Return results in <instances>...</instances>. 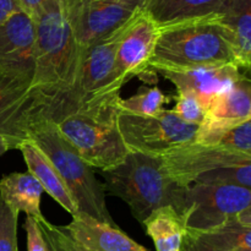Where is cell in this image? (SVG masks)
<instances>
[{
	"label": "cell",
	"instance_id": "1f68e13d",
	"mask_svg": "<svg viewBox=\"0 0 251 251\" xmlns=\"http://www.w3.org/2000/svg\"><path fill=\"white\" fill-rule=\"evenodd\" d=\"M10 150H11V145L9 144V141L5 137L0 136V157L6 153L7 151H10Z\"/></svg>",
	"mask_w": 251,
	"mask_h": 251
},
{
	"label": "cell",
	"instance_id": "d6a6232c",
	"mask_svg": "<svg viewBox=\"0 0 251 251\" xmlns=\"http://www.w3.org/2000/svg\"><path fill=\"white\" fill-rule=\"evenodd\" d=\"M48 251H51V250H50V249H49V248H48Z\"/></svg>",
	"mask_w": 251,
	"mask_h": 251
},
{
	"label": "cell",
	"instance_id": "cb8c5ba5",
	"mask_svg": "<svg viewBox=\"0 0 251 251\" xmlns=\"http://www.w3.org/2000/svg\"><path fill=\"white\" fill-rule=\"evenodd\" d=\"M195 183L210 185H235L251 190V163L216 169L201 176Z\"/></svg>",
	"mask_w": 251,
	"mask_h": 251
},
{
	"label": "cell",
	"instance_id": "6da1fadb",
	"mask_svg": "<svg viewBox=\"0 0 251 251\" xmlns=\"http://www.w3.org/2000/svg\"><path fill=\"white\" fill-rule=\"evenodd\" d=\"M34 75L32 90L50 120L73 91L82 60L69 21L66 0H48L34 22Z\"/></svg>",
	"mask_w": 251,
	"mask_h": 251
},
{
	"label": "cell",
	"instance_id": "484cf974",
	"mask_svg": "<svg viewBox=\"0 0 251 251\" xmlns=\"http://www.w3.org/2000/svg\"><path fill=\"white\" fill-rule=\"evenodd\" d=\"M176 100L173 110L183 122L200 125L205 120L207 110L195 93L190 91H176Z\"/></svg>",
	"mask_w": 251,
	"mask_h": 251
},
{
	"label": "cell",
	"instance_id": "d4e9b609",
	"mask_svg": "<svg viewBox=\"0 0 251 251\" xmlns=\"http://www.w3.org/2000/svg\"><path fill=\"white\" fill-rule=\"evenodd\" d=\"M216 146L251 156V119L226 130L216 141Z\"/></svg>",
	"mask_w": 251,
	"mask_h": 251
},
{
	"label": "cell",
	"instance_id": "9a60e30c",
	"mask_svg": "<svg viewBox=\"0 0 251 251\" xmlns=\"http://www.w3.org/2000/svg\"><path fill=\"white\" fill-rule=\"evenodd\" d=\"M157 73L171 81L176 91L195 93L206 110L218 95L232 87L244 74H249L243 73L237 65L210 66L193 70H158Z\"/></svg>",
	"mask_w": 251,
	"mask_h": 251
},
{
	"label": "cell",
	"instance_id": "83f0119b",
	"mask_svg": "<svg viewBox=\"0 0 251 251\" xmlns=\"http://www.w3.org/2000/svg\"><path fill=\"white\" fill-rule=\"evenodd\" d=\"M37 223H38L44 239H46L47 245L51 251H92L76 244L58 226L49 223L47 218L37 221Z\"/></svg>",
	"mask_w": 251,
	"mask_h": 251
},
{
	"label": "cell",
	"instance_id": "603a6c76",
	"mask_svg": "<svg viewBox=\"0 0 251 251\" xmlns=\"http://www.w3.org/2000/svg\"><path fill=\"white\" fill-rule=\"evenodd\" d=\"M169 102V97L164 95L157 86L142 88L141 91L126 100H120V109L123 112L136 115H154L164 109L163 105Z\"/></svg>",
	"mask_w": 251,
	"mask_h": 251
},
{
	"label": "cell",
	"instance_id": "9c48e42d",
	"mask_svg": "<svg viewBox=\"0 0 251 251\" xmlns=\"http://www.w3.org/2000/svg\"><path fill=\"white\" fill-rule=\"evenodd\" d=\"M44 115L43 103L32 90V78L0 69V136L11 150H19L31 125Z\"/></svg>",
	"mask_w": 251,
	"mask_h": 251
},
{
	"label": "cell",
	"instance_id": "4316f807",
	"mask_svg": "<svg viewBox=\"0 0 251 251\" xmlns=\"http://www.w3.org/2000/svg\"><path fill=\"white\" fill-rule=\"evenodd\" d=\"M17 218L19 212L9 207L0 198V251H19Z\"/></svg>",
	"mask_w": 251,
	"mask_h": 251
},
{
	"label": "cell",
	"instance_id": "7c38bea8",
	"mask_svg": "<svg viewBox=\"0 0 251 251\" xmlns=\"http://www.w3.org/2000/svg\"><path fill=\"white\" fill-rule=\"evenodd\" d=\"M251 119V82L244 74L234 85L211 102L205 120L199 125L194 141L215 145L221 134Z\"/></svg>",
	"mask_w": 251,
	"mask_h": 251
},
{
	"label": "cell",
	"instance_id": "ac0fdd59",
	"mask_svg": "<svg viewBox=\"0 0 251 251\" xmlns=\"http://www.w3.org/2000/svg\"><path fill=\"white\" fill-rule=\"evenodd\" d=\"M251 249V228L238 218L206 230L184 229L179 251H242Z\"/></svg>",
	"mask_w": 251,
	"mask_h": 251
},
{
	"label": "cell",
	"instance_id": "ffe728a7",
	"mask_svg": "<svg viewBox=\"0 0 251 251\" xmlns=\"http://www.w3.org/2000/svg\"><path fill=\"white\" fill-rule=\"evenodd\" d=\"M43 188L32 174L11 173L0 179V198L16 212L41 221L46 218L41 211Z\"/></svg>",
	"mask_w": 251,
	"mask_h": 251
},
{
	"label": "cell",
	"instance_id": "8992f818",
	"mask_svg": "<svg viewBox=\"0 0 251 251\" xmlns=\"http://www.w3.org/2000/svg\"><path fill=\"white\" fill-rule=\"evenodd\" d=\"M134 19L88 48L83 49L76 83L69 97L51 119L54 124H58L64 118L93 100L120 93L124 83L119 80L117 74V50L123 36Z\"/></svg>",
	"mask_w": 251,
	"mask_h": 251
},
{
	"label": "cell",
	"instance_id": "f546056e",
	"mask_svg": "<svg viewBox=\"0 0 251 251\" xmlns=\"http://www.w3.org/2000/svg\"><path fill=\"white\" fill-rule=\"evenodd\" d=\"M15 1H16L17 7L22 14H25L32 21L36 22L48 0H15Z\"/></svg>",
	"mask_w": 251,
	"mask_h": 251
},
{
	"label": "cell",
	"instance_id": "d6986e66",
	"mask_svg": "<svg viewBox=\"0 0 251 251\" xmlns=\"http://www.w3.org/2000/svg\"><path fill=\"white\" fill-rule=\"evenodd\" d=\"M19 150L24 156L28 173L38 180V183L43 188V191H46L71 216L78 215L77 206L70 191L66 188L65 183L48 157L28 139L25 140L20 145Z\"/></svg>",
	"mask_w": 251,
	"mask_h": 251
},
{
	"label": "cell",
	"instance_id": "7a4b0ae2",
	"mask_svg": "<svg viewBox=\"0 0 251 251\" xmlns=\"http://www.w3.org/2000/svg\"><path fill=\"white\" fill-rule=\"evenodd\" d=\"M221 65L238 66V63L232 36L215 16L159 29L150 71Z\"/></svg>",
	"mask_w": 251,
	"mask_h": 251
},
{
	"label": "cell",
	"instance_id": "30bf717a",
	"mask_svg": "<svg viewBox=\"0 0 251 251\" xmlns=\"http://www.w3.org/2000/svg\"><path fill=\"white\" fill-rule=\"evenodd\" d=\"M66 6L74 37L86 49L140 14L142 0H66Z\"/></svg>",
	"mask_w": 251,
	"mask_h": 251
},
{
	"label": "cell",
	"instance_id": "4dcf8cb0",
	"mask_svg": "<svg viewBox=\"0 0 251 251\" xmlns=\"http://www.w3.org/2000/svg\"><path fill=\"white\" fill-rule=\"evenodd\" d=\"M19 11L20 10L15 0H0V24L6 21Z\"/></svg>",
	"mask_w": 251,
	"mask_h": 251
},
{
	"label": "cell",
	"instance_id": "5bb4252c",
	"mask_svg": "<svg viewBox=\"0 0 251 251\" xmlns=\"http://www.w3.org/2000/svg\"><path fill=\"white\" fill-rule=\"evenodd\" d=\"M34 36V22L21 11L0 24V69L33 81Z\"/></svg>",
	"mask_w": 251,
	"mask_h": 251
},
{
	"label": "cell",
	"instance_id": "52a82bcc",
	"mask_svg": "<svg viewBox=\"0 0 251 251\" xmlns=\"http://www.w3.org/2000/svg\"><path fill=\"white\" fill-rule=\"evenodd\" d=\"M172 207L180 216L185 229H211L251 207V190L235 185L194 183L178 189Z\"/></svg>",
	"mask_w": 251,
	"mask_h": 251
},
{
	"label": "cell",
	"instance_id": "277c9868",
	"mask_svg": "<svg viewBox=\"0 0 251 251\" xmlns=\"http://www.w3.org/2000/svg\"><path fill=\"white\" fill-rule=\"evenodd\" d=\"M53 163L59 176L70 191L78 213L115 226L107 208L105 191L91 168L75 147L59 131L56 124L48 119H37L27 134Z\"/></svg>",
	"mask_w": 251,
	"mask_h": 251
},
{
	"label": "cell",
	"instance_id": "3957f363",
	"mask_svg": "<svg viewBox=\"0 0 251 251\" xmlns=\"http://www.w3.org/2000/svg\"><path fill=\"white\" fill-rule=\"evenodd\" d=\"M120 100V93L105 96L56 124L91 168H113L130 153L118 127Z\"/></svg>",
	"mask_w": 251,
	"mask_h": 251
},
{
	"label": "cell",
	"instance_id": "2e32d148",
	"mask_svg": "<svg viewBox=\"0 0 251 251\" xmlns=\"http://www.w3.org/2000/svg\"><path fill=\"white\" fill-rule=\"evenodd\" d=\"M71 240L92 251H147L117 226L108 225L83 213L73 216V221L60 226Z\"/></svg>",
	"mask_w": 251,
	"mask_h": 251
},
{
	"label": "cell",
	"instance_id": "5b68a950",
	"mask_svg": "<svg viewBox=\"0 0 251 251\" xmlns=\"http://www.w3.org/2000/svg\"><path fill=\"white\" fill-rule=\"evenodd\" d=\"M102 176L105 193L126 202L140 223L157 208L173 206L180 188L163 171L162 157L137 152H130L122 163L102 171Z\"/></svg>",
	"mask_w": 251,
	"mask_h": 251
},
{
	"label": "cell",
	"instance_id": "8fae6325",
	"mask_svg": "<svg viewBox=\"0 0 251 251\" xmlns=\"http://www.w3.org/2000/svg\"><path fill=\"white\" fill-rule=\"evenodd\" d=\"M161 157L163 171L179 186L191 185L216 169L251 163V156L195 141L180 145Z\"/></svg>",
	"mask_w": 251,
	"mask_h": 251
},
{
	"label": "cell",
	"instance_id": "ba28073f",
	"mask_svg": "<svg viewBox=\"0 0 251 251\" xmlns=\"http://www.w3.org/2000/svg\"><path fill=\"white\" fill-rule=\"evenodd\" d=\"M118 127L130 152L161 157L195 140L199 125L183 122L173 109L154 115H136L120 110Z\"/></svg>",
	"mask_w": 251,
	"mask_h": 251
},
{
	"label": "cell",
	"instance_id": "7402d4cb",
	"mask_svg": "<svg viewBox=\"0 0 251 251\" xmlns=\"http://www.w3.org/2000/svg\"><path fill=\"white\" fill-rule=\"evenodd\" d=\"M157 251H179L184 223L172 206L157 208L142 222Z\"/></svg>",
	"mask_w": 251,
	"mask_h": 251
},
{
	"label": "cell",
	"instance_id": "e0dca14e",
	"mask_svg": "<svg viewBox=\"0 0 251 251\" xmlns=\"http://www.w3.org/2000/svg\"><path fill=\"white\" fill-rule=\"evenodd\" d=\"M228 0H142V14L159 29L218 16Z\"/></svg>",
	"mask_w": 251,
	"mask_h": 251
},
{
	"label": "cell",
	"instance_id": "4fadbf2b",
	"mask_svg": "<svg viewBox=\"0 0 251 251\" xmlns=\"http://www.w3.org/2000/svg\"><path fill=\"white\" fill-rule=\"evenodd\" d=\"M158 34V27L141 10L123 36L117 50V74L124 85L134 76L153 75L150 71V60Z\"/></svg>",
	"mask_w": 251,
	"mask_h": 251
},
{
	"label": "cell",
	"instance_id": "f1b7e54d",
	"mask_svg": "<svg viewBox=\"0 0 251 251\" xmlns=\"http://www.w3.org/2000/svg\"><path fill=\"white\" fill-rule=\"evenodd\" d=\"M24 229L27 234V250L28 251H48L46 239L42 234L39 226L34 218L27 216L25 220Z\"/></svg>",
	"mask_w": 251,
	"mask_h": 251
},
{
	"label": "cell",
	"instance_id": "44dd1931",
	"mask_svg": "<svg viewBox=\"0 0 251 251\" xmlns=\"http://www.w3.org/2000/svg\"><path fill=\"white\" fill-rule=\"evenodd\" d=\"M217 19L232 36L239 69L243 73H250L251 0H228Z\"/></svg>",
	"mask_w": 251,
	"mask_h": 251
}]
</instances>
